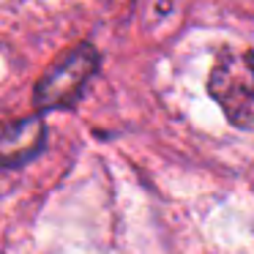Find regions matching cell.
Returning <instances> with one entry per match:
<instances>
[{
  "mask_svg": "<svg viewBox=\"0 0 254 254\" xmlns=\"http://www.w3.org/2000/svg\"><path fill=\"white\" fill-rule=\"evenodd\" d=\"M210 96L235 126L254 128V52H221L210 71Z\"/></svg>",
  "mask_w": 254,
  "mask_h": 254,
  "instance_id": "obj_1",
  "label": "cell"
},
{
  "mask_svg": "<svg viewBox=\"0 0 254 254\" xmlns=\"http://www.w3.org/2000/svg\"><path fill=\"white\" fill-rule=\"evenodd\" d=\"M99 66V55L90 47H77L71 55H66L58 66L47 71V77L36 88V101L41 107H63L79 96L90 74Z\"/></svg>",
  "mask_w": 254,
  "mask_h": 254,
  "instance_id": "obj_2",
  "label": "cell"
},
{
  "mask_svg": "<svg viewBox=\"0 0 254 254\" xmlns=\"http://www.w3.org/2000/svg\"><path fill=\"white\" fill-rule=\"evenodd\" d=\"M41 137H44V126L39 118L11 126L6 134H0V164H19L33 156L41 148Z\"/></svg>",
  "mask_w": 254,
  "mask_h": 254,
  "instance_id": "obj_3",
  "label": "cell"
}]
</instances>
